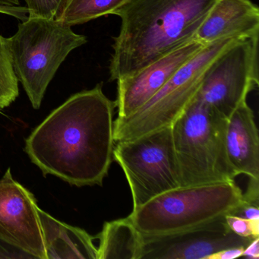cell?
I'll list each match as a JSON object with an SVG mask.
<instances>
[{"instance_id":"1","label":"cell","mask_w":259,"mask_h":259,"mask_svg":"<svg viewBox=\"0 0 259 259\" xmlns=\"http://www.w3.org/2000/svg\"><path fill=\"white\" fill-rule=\"evenodd\" d=\"M115 103L102 84L72 95L25 141V152L45 175L72 186H102L113 160Z\"/></svg>"},{"instance_id":"2","label":"cell","mask_w":259,"mask_h":259,"mask_svg":"<svg viewBox=\"0 0 259 259\" xmlns=\"http://www.w3.org/2000/svg\"><path fill=\"white\" fill-rule=\"evenodd\" d=\"M216 0H130L115 12L121 27L110 60L111 81L139 72L195 40Z\"/></svg>"},{"instance_id":"3","label":"cell","mask_w":259,"mask_h":259,"mask_svg":"<svg viewBox=\"0 0 259 259\" xmlns=\"http://www.w3.org/2000/svg\"><path fill=\"white\" fill-rule=\"evenodd\" d=\"M242 201L235 182L180 186L133 209L128 218L143 236H169L221 219Z\"/></svg>"},{"instance_id":"4","label":"cell","mask_w":259,"mask_h":259,"mask_svg":"<svg viewBox=\"0 0 259 259\" xmlns=\"http://www.w3.org/2000/svg\"><path fill=\"white\" fill-rule=\"evenodd\" d=\"M227 120L195 98L171 125L181 186L235 182L226 152Z\"/></svg>"},{"instance_id":"5","label":"cell","mask_w":259,"mask_h":259,"mask_svg":"<svg viewBox=\"0 0 259 259\" xmlns=\"http://www.w3.org/2000/svg\"><path fill=\"white\" fill-rule=\"evenodd\" d=\"M8 40L15 73L37 110L62 63L87 37L57 19L28 17Z\"/></svg>"},{"instance_id":"6","label":"cell","mask_w":259,"mask_h":259,"mask_svg":"<svg viewBox=\"0 0 259 259\" xmlns=\"http://www.w3.org/2000/svg\"><path fill=\"white\" fill-rule=\"evenodd\" d=\"M237 39L229 37L204 45L143 107L125 119L116 118L115 142L131 140L171 126L195 99L210 63Z\"/></svg>"},{"instance_id":"7","label":"cell","mask_w":259,"mask_h":259,"mask_svg":"<svg viewBox=\"0 0 259 259\" xmlns=\"http://www.w3.org/2000/svg\"><path fill=\"white\" fill-rule=\"evenodd\" d=\"M113 159L126 177L133 209L181 186L171 126L116 142Z\"/></svg>"},{"instance_id":"8","label":"cell","mask_w":259,"mask_h":259,"mask_svg":"<svg viewBox=\"0 0 259 259\" xmlns=\"http://www.w3.org/2000/svg\"><path fill=\"white\" fill-rule=\"evenodd\" d=\"M258 37L235 40L210 63L195 98L228 118L258 87Z\"/></svg>"},{"instance_id":"9","label":"cell","mask_w":259,"mask_h":259,"mask_svg":"<svg viewBox=\"0 0 259 259\" xmlns=\"http://www.w3.org/2000/svg\"><path fill=\"white\" fill-rule=\"evenodd\" d=\"M37 200L8 169L0 180V243L27 257L48 259Z\"/></svg>"},{"instance_id":"10","label":"cell","mask_w":259,"mask_h":259,"mask_svg":"<svg viewBox=\"0 0 259 259\" xmlns=\"http://www.w3.org/2000/svg\"><path fill=\"white\" fill-rule=\"evenodd\" d=\"M142 259H207L220 250L245 247L252 240L233 233L226 224L224 218L177 234L164 236L142 235Z\"/></svg>"},{"instance_id":"11","label":"cell","mask_w":259,"mask_h":259,"mask_svg":"<svg viewBox=\"0 0 259 259\" xmlns=\"http://www.w3.org/2000/svg\"><path fill=\"white\" fill-rule=\"evenodd\" d=\"M204 46L196 40H192L136 73L116 81L117 96L114 103L117 108V119L128 117L143 107Z\"/></svg>"},{"instance_id":"12","label":"cell","mask_w":259,"mask_h":259,"mask_svg":"<svg viewBox=\"0 0 259 259\" xmlns=\"http://www.w3.org/2000/svg\"><path fill=\"white\" fill-rule=\"evenodd\" d=\"M259 9L250 0H216L195 36L203 45L229 37H258Z\"/></svg>"},{"instance_id":"13","label":"cell","mask_w":259,"mask_h":259,"mask_svg":"<svg viewBox=\"0 0 259 259\" xmlns=\"http://www.w3.org/2000/svg\"><path fill=\"white\" fill-rule=\"evenodd\" d=\"M226 152L236 177L244 174L259 180V137L254 115L247 101L227 118Z\"/></svg>"},{"instance_id":"14","label":"cell","mask_w":259,"mask_h":259,"mask_svg":"<svg viewBox=\"0 0 259 259\" xmlns=\"http://www.w3.org/2000/svg\"><path fill=\"white\" fill-rule=\"evenodd\" d=\"M48 259H98L95 237L37 209Z\"/></svg>"},{"instance_id":"15","label":"cell","mask_w":259,"mask_h":259,"mask_svg":"<svg viewBox=\"0 0 259 259\" xmlns=\"http://www.w3.org/2000/svg\"><path fill=\"white\" fill-rule=\"evenodd\" d=\"M95 238L100 240L98 259H142L143 237L128 217L105 222Z\"/></svg>"},{"instance_id":"16","label":"cell","mask_w":259,"mask_h":259,"mask_svg":"<svg viewBox=\"0 0 259 259\" xmlns=\"http://www.w3.org/2000/svg\"><path fill=\"white\" fill-rule=\"evenodd\" d=\"M130 0H64L55 19L69 26L113 15Z\"/></svg>"},{"instance_id":"17","label":"cell","mask_w":259,"mask_h":259,"mask_svg":"<svg viewBox=\"0 0 259 259\" xmlns=\"http://www.w3.org/2000/svg\"><path fill=\"white\" fill-rule=\"evenodd\" d=\"M19 95V80L13 69L8 38L0 34V101L6 108Z\"/></svg>"},{"instance_id":"18","label":"cell","mask_w":259,"mask_h":259,"mask_svg":"<svg viewBox=\"0 0 259 259\" xmlns=\"http://www.w3.org/2000/svg\"><path fill=\"white\" fill-rule=\"evenodd\" d=\"M224 221L228 228L240 237L250 239L259 237V221L245 219L231 213L226 214Z\"/></svg>"},{"instance_id":"19","label":"cell","mask_w":259,"mask_h":259,"mask_svg":"<svg viewBox=\"0 0 259 259\" xmlns=\"http://www.w3.org/2000/svg\"><path fill=\"white\" fill-rule=\"evenodd\" d=\"M28 17L54 19L64 0H24Z\"/></svg>"},{"instance_id":"20","label":"cell","mask_w":259,"mask_h":259,"mask_svg":"<svg viewBox=\"0 0 259 259\" xmlns=\"http://www.w3.org/2000/svg\"><path fill=\"white\" fill-rule=\"evenodd\" d=\"M230 213L245 219L259 221L258 205L245 201H242V204H239Z\"/></svg>"},{"instance_id":"21","label":"cell","mask_w":259,"mask_h":259,"mask_svg":"<svg viewBox=\"0 0 259 259\" xmlns=\"http://www.w3.org/2000/svg\"><path fill=\"white\" fill-rule=\"evenodd\" d=\"M244 247H232L220 250L208 256L207 259H235L242 257Z\"/></svg>"},{"instance_id":"22","label":"cell","mask_w":259,"mask_h":259,"mask_svg":"<svg viewBox=\"0 0 259 259\" xmlns=\"http://www.w3.org/2000/svg\"><path fill=\"white\" fill-rule=\"evenodd\" d=\"M242 257L248 259L259 258V237L254 238L244 247Z\"/></svg>"},{"instance_id":"23","label":"cell","mask_w":259,"mask_h":259,"mask_svg":"<svg viewBox=\"0 0 259 259\" xmlns=\"http://www.w3.org/2000/svg\"><path fill=\"white\" fill-rule=\"evenodd\" d=\"M0 6H20V0H0Z\"/></svg>"},{"instance_id":"24","label":"cell","mask_w":259,"mask_h":259,"mask_svg":"<svg viewBox=\"0 0 259 259\" xmlns=\"http://www.w3.org/2000/svg\"><path fill=\"white\" fill-rule=\"evenodd\" d=\"M6 12H7L6 7H4V6H0V13H1V14H4V13H6Z\"/></svg>"},{"instance_id":"25","label":"cell","mask_w":259,"mask_h":259,"mask_svg":"<svg viewBox=\"0 0 259 259\" xmlns=\"http://www.w3.org/2000/svg\"><path fill=\"white\" fill-rule=\"evenodd\" d=\"M4 108H5V107H4V104H3L2 103H1V101H0V111L4 110Z\"/></svg>"}]
</instances>
